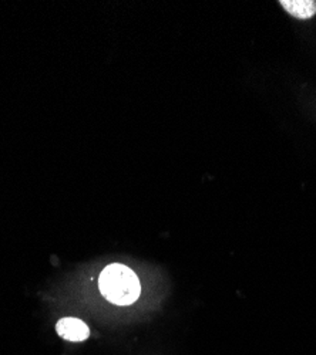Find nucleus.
Segmentation results:
<instances>
[{
    "instance_id": "f257e3e1",
    "label": "nucleus",
    "mask_w": 316,
    "mask_h": 355,
    "mask_svg": "<svg viewBox=\"0 0 316 355\" xmlns=\"http://www.w3.org/2000/svg\"><path fill=\"white\" fill-rule=\"evenodd\" d=\"M104 297L117 306H130L140 297L141 286L135 273L120 263H113L101 272L99 279Z\"/></svg>"
},
{
    "instance_id": "f03ea898",
    "label": "nucleus",
    "mask_w": 316,
    "mask_h": 355,
    "mask_svg": "<svg viewBox=\"0 0 316 355\" xmlns=\"http://www.w3.org/2000/svg\"><path fill=\"white\" fill-rule=\"evenodd\" d=\"M57 334H59L62 338L73 343H80L88 340L90 336V330L85 322H83L78 318H62L56 325Z\"/></svg>"
},
{
    "instance_id": "7ed1b4c3",
    "label": "nucleus",
    "mask_w": 316,
    "mask_h": 355,
    "mask_svg": "<svg viewBox=\"0 0 316 355\" xmlns=\"http://www.w3.org/2000/svg\"><path fill=\"white\" fill-rule=\"evenodd\" d=\"M279 5L291 16L301 20L312 19L316 15L315 0H281Z\"/></svg>"
}]
</instances>
